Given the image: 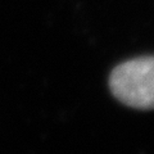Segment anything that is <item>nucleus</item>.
Returning <instances> with one entry per match:
<instances>
[{
	"mask_svg": "<svg viewBox=\"0 0 154 154\" xmlns=\"http://www.w3.org/2000/svg\"><path fill=\"white\" fill-rule=\"evenodd\" d=\"M109 88L116 99L136 109H154V57L123 62L112 71Z\"/></svg>",
	"mask_w": 154,
	"mask_h": 154,
	"instance_id": "f257e3e1",
	"label": "nucleus"
}]
</instances>
